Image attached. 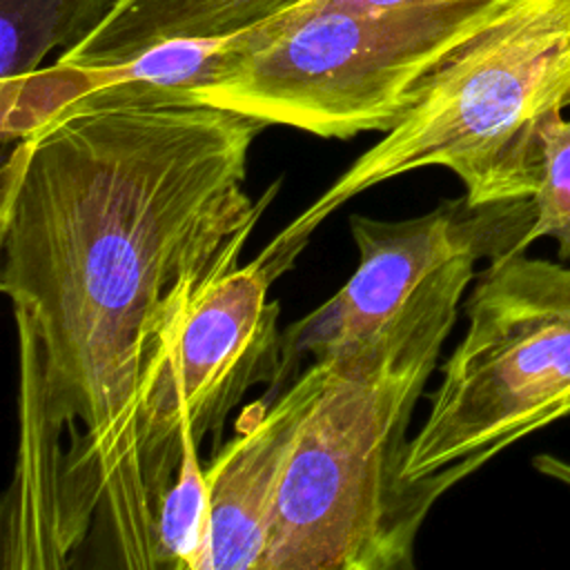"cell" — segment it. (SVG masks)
Returning <instances> with one entry per match:
<instances>
[{"label":"cell","instance_id":"obj_12","mask_svg":"<svg viewBox=\"0 0 570 570\" xmlns=\"http://www.w3.org/2000/svg\"><path fill=\"white\" fill-rule=\"evenodd\" d=\"M537 218L528 247L548 236L557 243L559 258L570 261V116L557 111L543 134V171L537 194Z\"/></svg>","mask_w":570,"mask_h":570},{"label":"cell","instance_id":"obj_10","mask_svg":"<svg viewBox=\"0 0 570 570\" xmlns=\"http://www.w3.org/2000/svg\"><path fill=\"white\" fill-rule=\"evenodd\" d=\"M116 0H0V80L40 69L53 49L82 42Z\"/></svg>","mask_w":570,"mask_h":570},{"label":"cell","instance_id":"obj_3","mask_svg":"<svg viewBox=\"0 0 570 570\" xmlns=\"http://www.w3.org/2000/svg\"><path fill=\"white\" fill-rule=\"evenodd\" d=\"M570 107V0H519L445 58L403 118L361 154L261 254L283 274L309 234L356 194L445 167L474 205L532 198L543 134Z\"/></svg>","mask_w":570,"mask_h":570},{"label":"cell","instance_id":"obj_11","mask_svg":"<svg viewBox=\"0 0 570 570\" xmlns=\"http://www.w3.org/2000/svg\"><path fill=\"white\" fill-rule=\"evenodd\" d=\"M200 443L183 436V456L174 483L158 503L156 550L158 566L203 570L209 548V488L198 459Z\"/></svg>","mask_w":570,"mask_h":570},{"label":"cell","instance_id":"obj_7","mask_svg":"<svg viewBox=\"0 0 570 570\" xmlns=\"http://www.w3.org/2000/svg\"><path fill=\"white\" fill-rule=\"evenodd\" d=\"M274 272L263 258L212 281L151 365L138 403L134 479L156 537L158 503L180 468L183 436L220 439L229 410L258 383L283 376Z\"/></svg>","mask_w":570,"mask_h":570},{"label":"cell","instance_id":"obj_5","mask_svg":"<svg viewBox=\"0 0 570 570\" xmlns=\"http://www.w3.org/2000/svg\"><path fill=\"white\" fill-rule=\"evenodd\" d=\"M468 330L410 439L403 474L463 476L505 445L570 414V265L510 252L490 261Z\"/></svg>","mask_w":570,"mask_h":570},{"label":"cell","instance_id":"obj_2","mask_svg":"<svg viewBox=\"0 0 570 570\" xmlns=\"http://www.w3.org/2000/svg\"><path fill=\"white\" fill-rule=\"evenodd\" d=\"M456 309L430 314L343 358L303 421L261 570H401L434 501L463 479L403 474L407 425Z\"/></svg>","mask_w":570,"mask_h":570},{"label":"cell","instance_id":"obj_1","mask_svg":"<svg viewBox=\"0 0 570 570\" xmlns=\"http://www.w3.org/2000/svg\"><path fill=\"white\" fill-rule=\"evenodd\" d=\"M263 127L200 100L109 105L49 122L4 160L0 287L38 345L76 488L125 568H160L134 479L140 390L276 191H245Z\"/></svg>","mask_w":570,"mask_h":570},{"label":"cell","instance_id":"obj_9","mask_svg":"<svg viewBox=\"0 0 570 570\" xmlns=\"http://www.w3.org/2000/svg\"><path fill=\"white\" fill-rule=\"evenodd\" d=\"M303 0H116L76 47L69 65H116L171 38H218L261 24Z\"/></svg>","mask_w":570,"mask_h":570},{"label":"cell","instance_id":"obj_13","mask_svg":"<svg viewBox=\"0 0 570 570\" xmlns=\"http://www.w3.org/2000/svg\"><path fill=\"white\" fill-rule=\"evenodd\" d=\"M425 2H445V0H303L298 4H316V7H350L363 11H379L403 4H425Z\"/></svg>","mask_w":570,"mask_h":570},{"label":"cell","instance_id":"obj_4","mask_svg":"<svg viewBox=\"0 0 570 570\" xmlns=\"http://www.w3.org/2000/svg\"><path fill=\"white\" fill-rule=\"evenodd\" d=\"M517 2L296 4L232 33L220 71L196 100L321 138L385 134L445 58Z\"/></svg>","mask_w":570,"mask_h":570},{"label":"cell","instance_id":"obj_6","mask_svg":"<svg viewBox=\"0 0 570 570\" xmlns=\"http://www.w3.org/2000/svg\"><path fill=\"white\" fill-rule=\"evenodd\" d=\"M534 198L474 205L443 200L403 220L352 216L358 265L323 305L283 334L287 361H336L443 309H459L481 258L528 249Z\"/></svg>","mask_w":570,"mask_h":570},{"label":"cell","instance_id":"obj_8","mask_svg":"<svg viewBox=\"0 0 570 570\" xmlns=\"http://www.w3.org/2000/svg\"><path fill=\"white\" fill-rule=\"evenodd\" d=\"M330 374L312 361L274 401L258 399L205 470L209 548L203 570H261L278 490L305 416Z\"/></svg>","mask_w":570,"mask_h":570}]
</instances>
